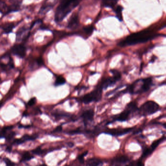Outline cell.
Listing matches in <instances>:
<instances>
[{"mask_svg":"<svg viewBox=\"0 0 166 166\" xmlns=\"http://www.w3.org/2000/svg\"><path fill=\"white\" fill-rule=\"evenodd\" d=\"M122 10H123V8L120 5H118L116 7H115L114 8V12L115 13L116 17L120 22L123 21Z\"/></svg>","mask_w":166,"mask_h":166,"instance_id":"9a60e30c","label":"cell"},{"mask_svg":"<svg viewBox=\"0 0 166 166\" xmlns=\"http://www.w3.org/2000/svg\"><path fill=\"white\" fill-rule=\"evenodd\" d=\"M118 0H102V5L104 7L114 8Z\"/></svg>","mask_w":166,"mask_h":166,"instance_id":"5bb4252c","label":"cell"},{"mask_svg":"<svg viewBox=\"0 0 166 166\" xmlns=\"http://www.w3.org/2000/svg\"><path fill=\"white\" fill-rule=\"evenodd\" d=\"M82 0H61L56 8L54 20L56 23L62 21L63 19L77 7Z\"/></svg>","mask_w":166,"mask_h":166,"instance_id":"6da1fadb","label":"cell"},{"mask_svg":"<svg viewBox=\"0 0 166 166\" xmlns=\"http://www.w3.org/2000/svg\"><path fill=\"white\" fill-rule=\"evenodd\" d=\"M62 130V127L61 126H58V127H56V129L54 130V132H58L61 131Z\"/></svg>","mask_w":166,"mask_h":166,"instance_id":"f546056e","label":"cell"},{"mask_svg":"<svg viewBox=\"0 0 166 166\" xmlns=\"http://www.w3.org/2000/svg\"><path fill=\"white\" fill-rule=\"evenodd\" d=\"M3 161L5 162L7 166H15V163L11 161L9 158H5L3 159Z\"/></svg>","mask_w":166,"mask_h":166,"instance_id":"d4e9b609","label":"cell"},{"mask_svg":"<svg viewBox=\"0 0 166 166\" xmlns=\"http://www.w3.org/2000/svg\"><path fill=\"white\" fill-rule=\"evenodd\" d=\"M116 161L120 163H124L128 161V158L127 156L122 155L116 159Z\"/></svg>","mask_w":166,"mask_h":166,"instance_id":"603a6c76","label":"cell"},{"mask_svg":"<svg viewBox=\"0 0 166 166\" xmlns=\"http://www.w3.org/2000/svg\"><path fill=\"white\" fill-rule=\"evenodd\" d=\"M153 79L149 77L138 80L128 87V91L131 94H140L148 91L151 87Z\"/></svg>","mask_w":166,"mask_h":166,"instance_id":"3957f363","label":"cell"},{"mask_svg":"<svg viewBox=\"0 0 166 166\" xmlns=\"http://www.w3.org/2000/svg\"><path fill=\"white\" fill-rule=\"evenodd\" d=\"M37 138H38L37 135H32V136L24 135L22 137V138L15 140L14 143H15V144L20 145L22 144L25 142H27V141L34 140H36Z\"/></svg>","mask_w":166,"mask_h":166,"instance_id":"8fae6325","label":"cell"},{"mask_svg":"<svg viewBox=\"0 0 166 166\" xmlns=\"http://www.w3.org/2000/svg\"><path fill=\"white\" fill-rule=\"evenodd\" d=\"M15 135H16V133H15V132H10L9 133L7 134L6 137H5V138L7 140H11L14 137H15Z\"/></svg>","mask_w":166,"mask_h":166,"instance_id":"484cf974","label":"cell"},{"mask_svg":"<svg viewBox=\"0 0 166 166\" xmlns=\"http://www.w3.org/2000/svg\"><path fill=\"white\" fill-rule=\"evenodd\" d=\"M32 152L34 154H35V155H40L45 154V153L46 152V151H45V150L41 149V148H40V147H38V148L35 149V150H33L32 151Z\"/></svg>","mask_w":166,"mask_h":166,"instance_id":"7402d4cb","label":"cell"},{"mask_svg":"<svg viewBox=\"0 0 166 166\" xmlns=\"http://www.w3.org/2000/svg\"><path fill=\"white\" fill-rule=\"evenodd\" d=\"M166 137H162V138L156 140L155 142H153V144H151V146L150 148L151 149V150L153 151V150L156 149V147L158 146V145H159L162 142H163V141L166 140Z\"/></svg>","mask_w":166,"mask_h":166,"instance_id":"ffe728a7","label":"cell"},{"mask_svg":"<svg viewBox=\"0 0 166 166\" xmlns=\"http://www.w3.org/2000/svg\"><path fill=\"white\" fill-rule=\"evenodd\" d=\"M15 27V25L13 23H9L4 26L3 28V32L5 34H9L11 33Z\"/></svg>","mask_w":166,"mask_h":166,"instance_id":"d6986e66","label":"cell"},{"mask_svg":"<svg viewBox=\"0 0 166 166\" xmlns=\"http://www.w3.org/2000/svg\"><path fill=\"white\" fill-rule=\"evenodd\" d=\"M13 128L12 126H9L5 127L2 129L0 131V138H5L7 135V132L8 131H10Z\"/></svg>","mask_w":166,"mask_h":166,"instance_id":"e0dca14e","label":"cell"},{"mask_svg":"<svg viewBox=\"0 0 166 166\" xmlns=\"http://www.w3.org/2000/svg\"><path fill=\"white\" fill-rule=\"evenodd\" d=\"M34 157L29 152L26 151L23 153L22 155V160L24 161H29Z\"/></svg>","mask_w":166,"mask_h":166,"instance_id":"44dd1931","label":"cell"},{"mask_svg":"<svg viewBox=\"0 0 166 166\" xmlns=\"http://www.w3.org/2000/svg\"><path fill=\"white\" fill-rule=\"evenodd\" d=\"M155 35L152 34L150 32L142 31L133 33L127 36L124 40L120 41L118 45L122 47L133 45L147 42L155 38Z\"/></svg>","mask_w":166,"mask_h":166,"instance_id":"7a4b0ae2","label":"cell"},{"mask_svg":"<svg viewBox=\"0 0 166 166\" xmlns=\"http://www.w3.org/2000/svg\"><path fill=\"white\" fill-rule=\"evenodd\" d=\"M66 83V79H65L64 77L62 76H58L56 77L55 82H54V85L56 86H59L62 85Z\"/></svg>","mask_w":166,"mask_h":166,"instance_id":"ac0fdd59","label":"cell"},{"mask_svg":"<svg viewBox=\"0 0 166 166\" xmlns=\"http://www.w3.org/2000/svg\"><path fill=\"white\" fill-rule=\"evenodd\" d=\"M36 102V98H33L31 100H30L28 102V105L32 106L34 104H35Z\"/></svg>","mask_w":166,"mask_h":166,"instance_id":"f1b7e54d","label":"cell"},{"mask_svg":"<svg viewBox=\"0 0 166 166\" xmlns=\"http://www.w3.org/2000/svg\"><path fill=\"white\" fill-rule=\"evenodd\" d=\"M153 151L151 150V148H147L146 150H145L144 151V152L143 153V157H146V156H148L149 155H150L151 153L153 152Z\"/></svg>","mask_w":166,"mask_h":166,"instance_id":"4316f807","label":"cell"},{"mask_svg":"<svg viewBox=\"0 0 166 166\" xmlns=\"http://www.w3.org/2000/svg\"><path fill=\"white\" fill-rule=\"evenodd\" d=\"M87 153H88V151H86L83 153L82 155H80L78 156V159H79V161H80L81 163L84 162V157L87 155Z\"/></svg>","mask_w":166,"mask_h":166,"instance_id":"83f0119b","label":"cell"},{"mask_svg":"<svg viewBox=\"0 0 166 166\" xmlns=\"http://www.w3.org/2000/svg\"><path fill=\"white\" fill-rule=\"evenodd\" d=\"M126 166H134V165L133 164H129L128 165H127Z\"/></svg>","mask_w":166,"mask_h":166,"instance_id":"4dcf8cb0","label":"cell"},{"mask_svg":"<svg viewBox=\"0 0 166 166\" xmlns=\"http://www.w3.org/2000/svg\"><path fill=\"white\" fill-rule=\"evenodd\" d=\"M111 72L113 74V76L112 77H109L105 79L103 81L101 84L99 85L102 89H106L109 86H111L113 85L114 84H115V83L117 82V81L120 80L121 78L120 74L118 72V71H116L114 69L113 71H111Z\"/></svg>","mask_w":166,"mask_h":166,"instance_id":"52a82bcc","label":"cell"},{"mask_svg":"<svg viewBox=\"0 0 166 166\" xmlns=\"http://www.w3.org/2000/svg\"><path fill=\"white\" fill-rule=\"evenodd\" d=\"M163 126L166 129V123L163 124Z\"/></svg>","mask_w":166,"mask_h":166,"instance_id":"1f68e13d","label":"cell"},{"mask_svg":"<svg viewBox=\"0 0 166 166\" xmlns=\"http://www.w3.org/2000/svg\"><path fill=\"white\" fill-rule=\"evenodd\" d=\"M138 107L136 103L131 102L127 106L126 108L123 112L118 115L116 120L120 122H124L127 120L132 113L137 110Z\"/></svg>","mask_w":166,"mask_h":166,"instance_id":"8992f818","label":"cell"},{"mask_svg":"<svg viewBox=\"0 0 166 166\" xmlns=\"http://www.w3.org/2000/svg\"><path fill=\"white\" fill-rule=\"evenodd\" d=\"M102 88L99 86L94 91L81 97V101L85 104H89L91 102L99 101L102 96Z\"/></svg>","mask_w":166,"mask_h":166,"instance_id":"5b68a950","label":"cell"},{"mask_svg":"<svg viewBox=\"0 0 166 166\" xmlns=\"http://www.w3.org/2000/svg\"><path fill=\"white\" fill-rule=\"evenodd\" d=\"M26 29L24 27H22L18 30L16 34V40L17 41H21L25 37V34Z\"/></svg>","mask_w":166,"mask_h":166,"instance_id":"2e32d148","label":"cell"},{"mask_svg":"<svg viewBox=\"0 0 166 166\" xmlns=\"http://www.w3.org/2000/svg\"><path fill=\"white\" fill-rule=\"evenodd\" d=\"M12 53L19 58H23L26 54V49L23 45H15L12 48Z\"/></svg>","mask_w":166,"mask_h":166,"instance_id":"ba28073f","label":"cell"},{"mask_svg":"<svg viewBox=\"0 0 166 166\" xmlns=\"http://www.w3.org/2000/svg\"><path fill=\"white\" fill-rule=\"evenodd\" d=\"M133 128H128L120 129H111L106 132V133L113 135V136H120L124 135L127 133H128L131 131Z\"/></svg>","mask_w":166,"mask_h":166,"instance_id":"9c48e42d","label":"cell"},{"mask_svg":"<svg viewBox=\"0 0 166 166\" xmlns=\"http://www.w3.org/2000/svg\"><path fill=\"white\" fill-rule=\"evenodd\" d=\"M103 163L100 159L98 158H91L88 160L87 163V166H102Z\"/></svg>","mask_w":166,"mask_h":166,"instance_id":"4fadbf2b","label":"cell"},{"mask_svg":"<svg viewBox=\"0 0 166 166\" xmlns=\"http://www.w3.org/2000/svg\"><path fill=\"white\" fill-rule=\"evenodd\" d=\"M93 30H94L93 27L89 26H87L84 28V31L86 32L87 35H91L92 33V32L93 31Z\"/></svg>","mask_w":166,"mask_h":166,"instance_id":"cb8c5ba5","label":"cell"},{"mask_svg":"<svg viewBox=\"0 0 166 166\" xmlns=\"http://www.w3.org/2000/svg\"><path fill=\"white\" fill-rule=\"evenodd\" d=\"M2 103H0V108L1 107V106H2Z\"/></svg>","mask_w":166,"mask_h":166,"instance_id":"d6a6232c","label":"cell"},{"mask_svg":"<svg viewBox=\"0 0 166 166\" xmlns=\"http://www.w3.org/2000/svg\"><path fill=\"white\" fill-rule=\"evenodd\" d=\"M94 111L92 110H87L83 113L81 117L82 118L85 123L91 121L94 117Z\"/></svg>","mask_w":166,"mask_h":166,"instance_id":"7c38bea8","label":"cell"},{"mask_svg":"<svg viewBox=\"0 0 166 166\" xmlns=\"http://www.w3.org/2000/svg\"><path fill=\"white\" fill-rule=\"evenodd\" d=\"M79 25V18L78 15L76 14H73L71 16L68 22L67 27L69 29H75Z\"/></svg>","mask_w":166,"mask_h":166,"instance_id":"30bf717a","label":"cell"},{"mask_svg":"<svg viewBox=\"0 0 166 166\" xmlns=\"http://www.w3.org/2000/svg\"><path fill=\"white\" fill-rule=\"evenodd\" d=\"M160 106L156 102L149 101L145 102L139 109V113L143 116L151 115L158 111Z\"/></svg>","mask_w":166,"mask_h":166,"instance_id":"277c9868","label":"cell"}]
</instances>
